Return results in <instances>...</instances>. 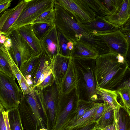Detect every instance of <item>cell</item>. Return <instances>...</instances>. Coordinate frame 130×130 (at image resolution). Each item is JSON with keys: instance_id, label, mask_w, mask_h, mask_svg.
Masks as SVG:
<instances>
[{"instance_id": "1", "label": "cell", "mask_w": 130, "mask_h": 130, "mask_svg": "<svg viewBox=\"0 0 130 130\" xmlns=\"http://www.w3.org/2000/svg\"><path fill=\"white\" fill-rule=\"evenodd\" d=\"M96 87L116 90L130 78V69L127 61L124 63L117 62V55L110 52L99 55L95 59Z\"/></svg>"}, {"instance_id": "2", "label": "cell", "mask_w": 130, "mask_h": 130, "mask_svg": "<svg viewBox=\"0 0 130 130\" xmlns=\"http://www.w3.org/2000/svg\"><path fill=\"white\" fill-rule=\"evenodd\" d=\"M72 61L76 77L75 89L78 100L95 102L99 99L96 93L95 59L72 58Z\"/></svg>"}, {"instance_id": "3", "label": "cell", "mask_w": 130, "mask_h": 130, "mask_svg": "<svg viewBox=\"0 0 130 130\" xmlns=\"http://www.w3.org/2000/svg\"><path fill=\"white\" fill-rule=\"evenodd\" d=\"M17 108L24 129L47 128L42 108L34 90L30 94L23 95Z\"/></svg>"}, {"instance_id": "4", "label": "cell", "mask_w": 130, "mask_h": 130, "mask_svg": "<svg viewBox=\"0 0 130 130\" xmlns=\"http://www.w3.org/2000/svg\"><path fill=\"white\" fill-rule=\"evenodd\" d=\"M34 92L42 108L48 130H54L60 95L55 81L41 89L35 88Z\"/></svg>"}, {"instance_id": "5", "label": "cell", "mask_w": 130, "mask_h": 130, "mask_svg": "<svg viewBox=\"0 0 130 130\" xmlns=\"http://www.w3.org/2000/svg\"><path fill=\"white\" fill-rule=\"evenodd\" d=\"M54 4V0H28L13 25L12 30L32 24L42 13L53 9Z\"/></svg>"}, {"instance_id": "6", "label": "cell", "mask_w": 130, "mask_h": 130, "mask_svg": "<svg viewBox=\"0 0 130 130\" xmlns=\"http://www.w3.org/2000/svg\"><path fill=\"white\" fill-rule=\"evenodd\" d=\"M22 92L12 78L0 72V102L6 110L17 107Z\"/></svg>"}, {"instance_id": "7", "label": "cell", "mask_w": 130, "mask_h": 130, "mask_svg": "<svg viewBox=\"0 0 130 130\" xmlns=\"http://www.w3.org/2000/svg\"><path fill=\"white\" fill-rule=\"evenodd\" d=\"M10 43L7 48L13 60L19 69L22 64L36 53L19 33L17 29L12 30L6 36Z\"/></svg>"}, {"instance_id": "8", "label": "cell", "mask_w": 130, "mask_h": 130, "mask_svg": "<svg viewBox=\"0 0 130 130\" xmlns=\"http://www.w3.org/2000/svg\"><path fill=\"white\" fill-rule=\"evenodd\" d=\"M78 100L75 88L68 93L60 94L54 130H63L75 110Z\"/></svg>"}, {"instance_id": "9", "label": "cell", "mask_w": 130, "mask_h": 130, "mask_svg": "<svg viewBox=\"0 0 130 130\" xmlns=\"http://www.w3.org/2000/svg\"><path fill=\"white\" fill-rule=\"evenodd\" d=\"M101 38L106 43L110 52L120 54L125 58L129 46V40L127 36L118 30L111 32L92 34Z\"/></svg>"}, {"instance_id": "10", "label": "cell", "mask_w": 130, "mask_h": 130, "mask_svg": "<svg viewBox=\"0 0 130 130\" xmlns=\"http://www.w3.org/2000/svg\"><path fill=\"white\" fill-rule=\"evenodd\" d=\"M28 0H23L14 7L5 11L0 16V35L7 36Z\"/></svg>"}, {"instance_id": "11", "label": "cell", "mask_w": 130, "mask_h": 130, "mask_svg": "<svg viewBox=\"0 0 130 130\" xmlns=\"http://www.w3.org/2000/svg\"><path fill=\"white\" fill-rule=\"evenodd\" d=\"M79 22L87 32L92 34H102L111 32L119 30L110 23L103 17L97 16L88 21H83L79 18Z\"/></svg>"}, {"instance_id": "12", "label": "cell", "mask_w": 130, "mask_h": 130, "mask_svg": "<svg viewBox=\"0 0 130 130\" xmlns=\"http://www.w3.org/2000/svg\"><path fill=\"white\" fill-rule=\"evenodd\" d=\"M71 59V57L66 56L60 54L55 55L51 59L52 73L59 92Z\"/></svg>"}, {"instance_id": "13", "label": "cell", "mask_w": 130, "mask_h": 130, "mask_svg": "<svg viewBox=\"0 0 130 130\" xmlns=\"http://www.w3.org/2000/svg\"><path fill=\"white\" fill-rule=\"evenodd\" d=\"M123 0H84L97 16L104 17L112 14Z\"/></svg>"}, {"instance_id": "14", "label": "cell", "mask_w": 130, "mask_h": 130, "mask_svg": "<svg viewBox=\"0 0 130 130\" xmlns=\"http://www.w3.org/2000/svg\"><path fill=\"white\" fill-rule=\"evenodd\" d=\"M130 0H123L112 14L103 17L107 21L120 29L130 19Z\"/></svg>"}, {"instance_id": "15", "label": "cell", "mask_w": 130, "mask_h": 130, "mask_svg": "<svg viewBox=\"0 0 130 130\" xmlns=\"http://www.w3.org/2000/svg\"><path fill=\"white\" fill-rule=\"evenodd\" d=\"M40 41L42 50L51 59L55 55L60 54L57 30L55 25Z\"/></svg>"}, {"instance_id": "16", "label": "cell", "mask_w": 130, "mask_h": 130, "mask_svg": "<svg viewBox=\"0 0 130 130\" xmlns=\"http://www.w3.org/2000/svg\"><path fill=\"white\" fill-rule=\"evenodd\" d=\"M96 93L98 96V100L107 103L113 110L115 117L118 115L120 108H124L123 106L117 101L118 94L116 90H112L96 87Z\"/></svg>"}, {"instance_id": "17", "label": "cell", "mask_w": 130, "mask_h": 130, "mask_svg": "<svg viewBox=\"0 0 130 130\" xmlns=\"http://www.w3.org/2000/svg\"><path fill=\"white\" fill-rule=\"evenodd\" d=\"M99 56L98 52L89 45L80 42L74 43L71 53L72 58H78L95 59Z\"/></svg>"}, {"instance_id": "18", "label": "cell", "mask_w": 130, "mask_h": 130, "mask_svg": "<svg viewBox=\"0 0 130 130\" xmlns=\"http://www.w3.org/2000/svg\"><path fill=\"white\" fill-rule=\"evenodd\" d=\"M41 52L39 54L36 53L32 55L22 64L19 69L30 86L32 85V80L38 67Z\"/></svg>"}, {"instance_id": "19", "label": "cell", "mask_w": 130, "mask_h": 130, "mask_svg": "<svg viewBox=\"0 0 130 130\" xmlns=\"http://www.w3.org/2000/svg\"><path fill=\"white\" fill-rule=\"evenodd\" d=\"M17 29L36 53L39 54L42 51L40 40L35 35L31 24L23 26Z\"/></svg>"}, {"instance_id": "20", "label": "cell", "mask_w": 130, "mask_h": 130, "mask_svg": "<svg viewBox=\"0 0 130 130\" xmlns=\"http://www.w3.org/2000/svg\"><path fill=\"white\" fill-rule=\"evenodd\" d=\"M76 83V76L71 58L60 87L59 90L60 94L69 93L75 88Z\"/></svg>"}, {"instance_id": "21", "label": "cell", "mask_w": 130, "mask_h": 130, "mask_svg": "<svg viewBox=\"0 0 130 130\" xmlns=\"http://www.w3.org/2000/svg\"><path fill=\"white\" fill-rule=\"evenodd\" d=\"M99 105V103H96L91 109L74 123L65 127L63 130L78 129L91 123L97 122L95 120L94 117Z\"/></svg>"}, {"instance_id": "22", "label": "cell", "mask_w": 130, "mask_h": 130, "mask_svg": "<svg viewBox=\"0 0 130 130\" xmlns=\"http://www.w3.org/2000/svg\"><path fill=\"white\" fill-rule=\"evenodd\" d=\"M11 57L4 42H0V72L15 80L11 65Z\"/></svg>"}, {"instance_id": "23", "label": "cell", "mask_w": 130, "mask_h": 130, "mask_svg": "<svg viewBox=\"0 0 130 130\" xmlns=\"http://www.w3.org/2000/svg\"><path fill=\"white\" fill-rule=\"evenodd\" d=\"M54 2L82 20H91L74 0H54Z\"/></svg>"}, {"instance_id": "24", "label": "cell", "mask_w": 130, "mask_h": 130, "mask_svg": "<svg viewBox=\"0 0 130 130\" xmlns=\"http://www.w3.org/2000/svg\"><path fill=\"white\" fill-rule=\"evenodd\" d=\"M95 103V102L92 101L78 100L75 110L63 128L72 124L80 118L86 112L91 109Z\"/></svg>"}, {"instance_id": "25", "label": "cell", "mask_w": 130, "mask_h": 130, "mask_svg": "<svg viewBox=\"0 0 130 130\" xmlns=\"http://www.w3.org/2000/svg\"><path fill=\"white\" fill-rule=\"evenodd\" d=\"M51 59L45 52L42 50L40 55L39 64L35 74L32 80L31 87L34 90L42 74L49 65Z\"/></svg>"}, {"instance_id": "26", "label": "cell", "mask_w": 130, "mask_h": 130, "mask_svg": "<svg viewBox=\"0 0 130 130\" xmlns=\"http://www.w3.org/2000/svg\"><path fill=\"white\" fill-rule=\"evenodd\" d=\"M104 103V110L98 122V125L101 129L111 125L114 120V113L113 110L107 103Z\"/></svg>"}, {"instance_id": "27", "label": "cell", "mask_w": 130, "mask_h": 130, "mask_svg": "<svg viewBox=\"0 0 130 130\" xmlns=\"http://www.w3.org/2000/svg\"><path fill=\"white\" fill-rule=\"evenodd\" d=\"M10 130H24L17 107L6 110Z\"/></svg>"}, {"instance_id": "28", "label": "cell", "mask_w": 130, "mask_h": 130, "mask_svg": "<svg viewBox=\"0 0 130 130\" xmlns=\"http://www.w3.org/2000/svg\"><path fill=\"white\" fill-rule=\"evenodd\" d=\"M116 90L121 98L124 109L130 116V85L119 87Z\"/></svg>"}, {"instance_id": "29", "label": "cell", "mask_w": 130, "mask_h": 130, "mask_svg": "<svg viewBox=\"0 0 130 130\" xmlns=\"http://www.w3.org/2000/svg\"><path fill=\"white\" fill-rule=\"evenodd\" d=\"M116 118L118 130H130V116L124 108H120Z\"/></svg>"}, {"instance_id": "30", "label": "cell", "mask_w": 130, "mask_h": 130, "mask_svg": "<svg viewBox=\"0 0 130 130\" xmlns=\"http://www.w3.org/2000/svg\"><path fill=\"white\" fill-rule=\"evenodd\" d=\"M55 25H52L41 23L31 24L33 32L36 37L40 40L43 37L48 31Z\"/></svg>"}, {"instance_id": "31", "label": "cell", "mask_w": 130, "mask_h": 130, "mask_svg": "<svg viewBox=\"0 0 130 130\" xmlns=\"http://www.w3.org/2000/svg\"><path fill=\"white\" fill-rule=\"evenodd\" d=\"M58 40L60 54L62 55L70 57L71 52L68 49L67 43L69 40L57 28Z\"/></svg>"}, {"instance_id": "32", "label": "cell", "mask_w": 130, "mask_h": 130, "mask_svg": "<svg viewBox=\"0 0 130 130\" xmlns=\"http://www.w3.org/2000/svg\"><path fill=\"white\" fill-rule=\"evenodd\" d=\"M38 23H46L52 25H55V13L54 8L42 13L32 24Z\"/></svg>"}, {"instance_id": "33", "label": "cell", "mask_w": 130, "mask_h": 130, "mask_svg": "<svg viewBox=\"0 0 130 130\" xmlns=\"http://www.w3.org/2000/svg\"><path fill=\"white\" fill-rule=\"evenodd\" d=\"M74 1L91 19L96 17V15L95 13L89 7L84 0H74Z\"/></svg>"}, {"instance_id": "34", "label": "cell", "mask_w": 130, "mask_h": 130, "mask_svg": "<svg viewBox=\"0 0 130 130\" xmlns=\"http://www.w3.org/2000/svg\"><path fill=\"white\" fill-rule=\"evenodd\" d=\"M54 82V76L51 73L49 74L44 80L35 88L42 89L49 86L52 85Z\"/></svg>"}, {"instance_id": "35", "label": "cell", "mask_w": 130, "mask_h": 130, "mask_svg": "<svg viewBox=\"0 0 130 130\" xmlns=\"http://www.w3.org/2000/svg\"><path fill=\"white\" fill-rule=\"evenodd\" d=\"M19 84L22 92L23 95L30 94L34 90L31 89L24 77L22 78Z\"/></svg>"}, {"instance_id": "36", "label": "cell", "mask_w": 130, "mask_h": 130, "mask_svg": "<svg viewBox=\"0 0 130 130\" xmlns=\"http://www.w3.org/2000/svg\"><path fill=\"white\" fill-rule=\"evenodd\" d=\"M11 62L12 71L19 84L24 77L11 57Z\"/></svg>"}, {"instance_id": "37", "label": "cell", "mask_w": 130, "mask_h": 130, "mask_svg": "<svg viewBox=\"0 0 130 130\" xmlns=\"http://www.w3.org/2000/svg\"><path fill=\"white\" fill-rule=\"evenodd\" d=\"M51 73H52V65L51 61H50L49 65L42 74L35 87L41 83L45 78Z\"/></svg>"}, {"instance_id": "38", "label": "cell", "mask_w": 130, "mask_h": 130, "mask_svg": "<svg viewBox=\"0 0 130 130\" xmlns=\"http://www.w3.org/2000/svg\"><path fill=\"white\" fill-rule=\"evenodd\" d=\"M130 19L120 29V31L126 35L129 40L130 36Z\"/></svg>"}, {"instance_id": "39", "label": "cell", "mask_w": 130, "mask_h": 130, "mask_svg": "<svg viewBox=\"0 0 130 130\" xmlns=\"http://www.w3.org/2000/svg\"><path fill=\"white\" fill-rule=\"evenodd\" d=\"M104 109V103H99V107L97 109L94 117L95 120L98 122L102 114Z\"/></svg>"}, {"instance_id": "40", "label": "cell", "mask_w": 130, "mask_h": 130, "mask_svg": "<svg viewBox=\"0 0 130 130\" xmlns=\"http://www.w3.org/2000/svg\"><path fill=\"white\" fill-rule=\"evenodd\" d=\"M100 129L98 125V122H95L78 129H71L70 130H97Z\"/></svg>"}, {"instance_id": "41", "label": "cell", "mask_w": 130, "mask_h": 130, "mask_svg": "<svg viewBox=\"0 0 130 130\" xmlns=\"http://www.w3.org/2000/svg\"><path fill=\"white\" fill-rule=\"evenodd\" d=\"M0 111V130H7L6 123L3 113V110Z\"/></svg>"}, {"instance_id": "42", "label": "cell", "mask_w": 130, "mask_h": 130, "mask_svg": "<svg viewBox=\"0 0 130 130\" xmlns=\"http://www.w3.org/2000/svg\"><path fill=\"white\" fill-rule=\"evenodd\" d=\"M12 0H7L0 5V14L8 8L10 6Z\"/></svg>"}, {"instance_id": "43", "label": "cell", "mask_w": 130, "mask_h": 130, "mask_svg": "<svg viewBox=\"0 0 130 130\" xmlns=\"http://www.w3.org/2000/svg\"><path fill=\"white\" fill-rule=\"evenodd\" d=\"M102 129L103 130H118L117 119H114L113 122L111 125L106 127Z\"/></svg>"}, {"instance_id": "44", "label": "cell", "mask_w": 130, "mask_h": 130, "mask_svg": "<svg viewBox=\"0 0 130 130\" xmlns=\"http://www.w3.org/2000/svg\"><path fill=\"white\" fill-rule=\"evenodd\" d=\"M117 55V62L118 63H124L127 61L125 58L121 54H118Z\"/></svg>"}, {"instance_id": "45", "label": "cell", "mask_w": 130, "mask_h": 130, "mask_svg": "<svg viewBox=\"0 0 130 130\" xmlns=\"http://www.w3.org/2000/svg\"><path fill=\"white\" fill-rule=\"evenodd\" d=\"M74 43L71 40H69L67 43V48L68 50L71 52L73 50Z\"/></svg>"}, {"instance_id": "46", "label": "cell", "mask_w": 130, "mask_h": 130, "mask_svg": "<svg viewBox=\"0 0 130 130\" xmlns=\"http://www.w3.org/2000/svg\"><path fill=\"white\" fill-rule=\"evenodd\" d=\"M4 109V108L0 102V111Z\"/></svg>"}, {"instance_id": "47", "label": "cell", "mask_w": 130, "mask_h": 130, "mask_svg": "<svg viewBox=\"0 0 130 130\" xmlns=\"http://www.w3.org/2000/svg\"><path fill=\"white\" fill-rule=\"evenodd\" d=\"M7 0H0V5L6 1Z\"/></svg>"}, {"instance_id": "48", "label": "cell", "mask_w": 130, "mask_h": 130, "mask_svg": "<svg viewBox=\"0 0 130 130\" xmlns=\"http://www.w3.org/2000/svg\"><path fill=\"white\" fill-rule=\"evenodd\" d=\"M39 130H48L46 128H42L40 129Z\"/></svg>"}, {"instance_id": "49", "label": "cell", "mask_w": 130, "mask_h": 130, "mask_svg": "<svg viewBox=\"0 0 130 130\" xmlns=\"http://www.w3.org/2000/svg\"><path fill=\"white\" fill-rule=\"evenodd\" d=\"M98 130H102V129H99Z\"/></svg>"}, {"instance_id": "50", "label": "cell", "mask_w": 130, "mask_h": 130, "mask_svg": "<svg viewBox=\"0 0 130 130\" xmlns=\"http://www.w3.org/2000/svg\"><path fill=\"white\" fill-rule=\"evenodd\" d=\"M0 15H1V14H0Z\"/></svg>"}, {"instance_id": "51", "label": "cell", "mask_w": 130, "mask_h": 130, "mask_svg": "<svg viewBox=\"0 0 130 130\" xmlns=\"http://www.w3.org/2000/svg\"><path fill=\"white\" fill-rule=\"evenodd\" d=\"M98 129H97V130H98Z\"/></svg>"}, {"instance_id": "52", "label": "cell", "mask_w": 130, "mask_h": 130, "mask_svg": "<svg viewBox=\"0 0 130 130\" xmlns=\"http://www.w3.org/2000/svg\"></svg>"}]
</instances>
